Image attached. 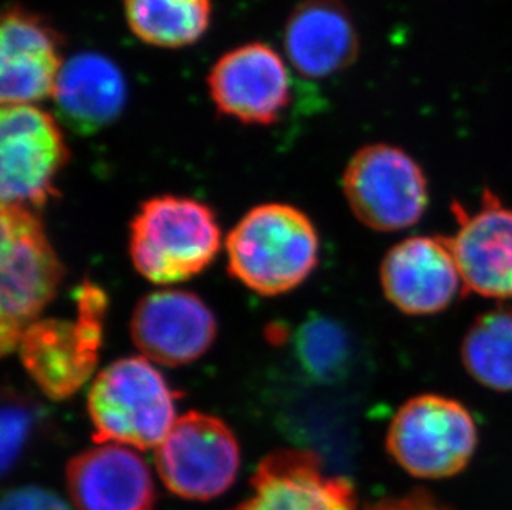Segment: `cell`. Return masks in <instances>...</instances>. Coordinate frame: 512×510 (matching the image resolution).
<instances>
[{"instance_id": "6da1fadb", "label": "cell", "mask_w": 512, "mask_h": 510, "mask_svg": "<svg viewBox=\"0 0 512 510\" xmlns=\"http://www.w3.org/2000/svg\"><path fill=\"white\" fill-rule=\"evenodd\" d=\"M229 274L244 287L276 297L297 289L319 264L320 242L309 216L289 204L252 207L226 241Z\"/></svg>"}, {"instance_id": "7a4b0ae2", "label": "cell", "mask_w": 512, "mask_h": 510, "mask_svg": "<svg viewBox=\"0 0 512 510\" xmlns=\"http://www.w3.org/2000/svg\"><path fill=\"white\" fill-rule=\"evenodd\" d=\"M173 390L145 357L120 358L105 366L88 390L87 411L97 444L158 448L176 423Z\"/></svg>"}, {"instance_id": "3957f363", "label": "cell", "mask_w": 512, "mask_h": 510, "mask_svg": "<svg viewBox=\"0 0 512 510\" xmlns=\"http://www.w3.org/2000/svg\"><path fill=\"white\" fill-rule=\"evenodd\" d=\"M131 262L153 284H178L208 267L221 249V227L211 207L196 199L156 196L130 224Z\"/></svg>"}, {"instance_id": "277c9868", "label": "cell", "mask_w": 512, "mask_h": 510, "mask_svg": "<svg viewBox=\"0 0 512 510\" xmlns=\"http://www.w3.org/2000/svg\"><path fill=\"white\" fill-rule=\"evenodd\" d=\"M75 318H39L20 337V363L50 400L75 395L95 371L103 345L108 297L85 280L75 290Z\"/></svg>"}, {"instance_id": "5b68a950", "label": "cell", "mask_w": 512, "mask_h": 510, "mask_svg": "<svg viewBox=\"0 0 512 510\" xmlns=\"http://www.w3.org/2000/svg\"><path fill=\"white\" fill-rule=\"evenodd\" d=\"M62 262L37 211L2 206L0 244V350L15 352L20 337L55 299Z\"/></svg>"}, {"instance_id": "8992f818", "label": "cell", "mask_w": 512, "mask_h": 510, "mask_svg": "<svg viewBox=\"0 0 512 510\" xmlns=\"http://www.w3.org/2000/svg\"><path fill=\"white\" fill-rule=\"evenodd\" d=\"M478 441V426L466 406L448 396L418 395L393 416L385 444L410 476L446 479L468 467Z\"/></svg>"}, {"instance_id": "52a82bcc", "label": "cell", "mask_w": 512, "mask_h": 510, "mask_svg": "<svg viewBox=\"0 0 512 510\" xmlns=\"http://www.w3.org/2000/svg\"><path fill=\"white\" fill-rule=\"evenodd\" d=\"M343 194L353 216L373 231L397 232L415 226L430 203L420 164L397 146L360 148L343 173Z\"/></svg>"}, {"instance_id": "ba28073f", "label": "cell", "mask_w": 512, "mask_h": 510, "mask_svg": "<svg viewBox=\"0 0 512 510\" xmlns=\"http://www.w3.org/2000/svg\"><path fill=\"white\" fill-rule=\"evenodd\" d=\"M70 151L54 116L35 105L2 106L0 196L2 206L39 211L57 196V179Z\"/></svg>"}, {"instance_id": "9c48e42d", "label": "cell", "mask_w": 512, "mask_h": 510, "mask_svg": "<svg viewBox=\"0 0 512 510\" xmlns=\"http://www.w3.org/2000/svg\"><path fill=\"white\" fill-rule=\"evenodd\" d=\"M156 469L174 496L186 501H211L236 481L241 448L223 419L189 411L176 419L156 448Z\"/></svg>"}, {"instance_id": "30bf717a", "label": "cell", "mask_w": 512, "mask_h": 510, "mask_svg": "<svg viewBox=\"0 0 512 510\" xmlns=\"http://www.w3.org/2000/svg\"><path fill=\"white\" fill-rule=\"evenodd\" d=\"M290 75L271 45L252 42L229 50L208 75L219 113L244 125H272L290 102Z\"/></svg>"}, {"instance_id": "8fae6325", "label": "cell", "mask_w": 512, "mask_h": 510, "mask_svg": "<svg viewBox=\"0 0 512 510\" xmlns=\"http://www.w3.org/2000/svg\"><path fill=\"white\" fill-rule=\"evenodd\" d=\"M130 332L146 360L176 368L209 352L218 335V322L213 310L193 292L158 290L136 304Z\"/></svg>"}, {"instance_id": "7c38bea8", "label": "cell", "mask_w": 512, "mask_h": 510, "mask_svg": "<svg viewBox=\"0 0 512 510\" xmlns=\"http://www.w3.org/2000/svg\"><path fill=\"white\" fill-rule=\"evenodd\" d=\"M455 234L446 237L455 255L463 292L484 299H512V207L486 189L478 211L459 203Z\"/></svg>"}, {"instance_id": "4fadbf2b", "label": "cell", "mask_w": 512, "mask_h": 510, "mask_svg": "<svg viewBox=\"0 0 512 510\" xmlns=\"http://www.w3.org/2000/svg\"><path fill=\"white\" fill-rule=\"evenodd\" d=\"M383 294L411 317L445 312L463 289L446 237L415 236L398 242L380 265Z\"/></svg>"}, {"instance_id": "5bb4252c", "label": "cell", "mask_w": 512, "mask_h": 510, "mask_svg": "<svg viewBox=\"0 0 512 510\" xmlns=\"http://www.w3.org/2000/svg\"><path fill=\"white\" fill-rule=\"evenodd\" d=\"M62 39L49 20L12 5L0 27L2 106L35 105L52 97L62 70Z\"/></svg>"}, {"instance_id": "9a60e30c", "label": "cell", "mask_w": 512, "mask_h": 510, "mask_svg": "<svg viewBox=\"0 0 512 510\" xmlns=\"http://www.w3.org/2000/svg\"><path fill=\"white\" fill-rule=\"evenodd\" d=\"M251 487V497L234 510H357L352 484L327 474L319 456L304 449L266 456Z\"/></svg>"}, {"instance_id": "2e32d148", "label": "cell", "mask_w": 512, "mask_h": 510, "mask_svg": "<svg viewBox=\"0 0 512 510\" xmlns=\"http://www.w3.org/2000/svg\"><path fill=\"white\" fill-rule=\"evenodd\" d=\"M67 489L77 510H153L155 481L133 448L98 444L67 464Z\"/></svg>"}, {"instance_id": "e0dca14e", "label": "cell", "mask_w": 512, "mask_h": 510, "mask_svg": "<svg viewBox=\"0 0 512 510\" xmlns=\"http://www.w3.org/2000/svg\"><path fill=\"white\" fill-rule=\"evenodd\" d=\"M292 67L309 78H325L350 67L358 57L357 27L342 0H304L284 30Z\"/></svg>"}, {"instance_id": "ac0fdd59", "label": "cell", "mask_w": 512, "mask_h": 510, "mask_svg": "<svg viewBox=\"0 0 512 510\" xmlns=\"http://www.w3.org/2000/svg\"><path fill=\"white\" fill-rule=\"evenodd\" d=\"M52 97L68 128L92 135L112 125L125 108V77L105 55L77 53L63 63Z\"/></svg>"}, {"instance_id": "d6986e66", "label": "cell", "mask_w": 512, "mask_h": 510, "mask_svg": "<svg viewBox=\"0 0 512 510\" xmlns=\"http://www.w3.org/2000/svg\"><path fill=\"white\" fill-rule=\"evenodd\" d=\"M123 5L131 32L160 49L196 44L211 22V0H123Z\"/></svg>"}, {"instance_id": "ffe728a7", "label": "cell", "mask_w": 512, "mask_h": 510, "mask_svg": "<svg viewBox=\"0 0 512 510\" xmlns=\"http://www.w3.org/2000/svg\"><path fill=\"white\" fill-rule=\"evenodd\" d=\"M292 357L305 380L339 385L355 365V345L347 327L325 315H310L292 337Z\"/></svg>"}, {"instance_id": "44dd1931", "label": "cell", "mask_w": 512, "mask_h": 510, "mask_svg": "<svg viewBox=\"0 0 512 510\" xmlns=\"http://www.w3.org/2000/svg\"><path fill=\"white\" fill-rule=\"evenodd\" d=\"M464 370L488 390L512 391V307L479 315L461 343Z\"/></svg>"}, {"instance_id": "7402d4cb", "label": "cell", "mask_w": 512, "mask_h": 510, "mask_svg": "<svg viewBox=\"0 0 512 510\" xmlns=\"http://www.w3.org/2000/svg\"><path fill=\"white\" fill-rule=\"evenodd\" d=\"M29 413L17 405L5 406L2 411V467L4 471L19 456L29 433Z\"/></svg>"}, {"instance_id": "603a6c76", "label": "cell", "mask_w": 512, "mask_h": 510, "mask_svg": "<svg viewBox=\"0 0 512 510\" xmlns=\"http://www.w3.org/2000/svg\"><path fill=\"white\" fill-rule=\"evenodd\" d=\"M2 510H72L54 492L42 487H17L5 494Z\"/></svg>"}, {"instance_id": "cb8c5ba5", "label": "cell", "mask_w": 512, "mask_h": 510, "mask_svg": "<svg viewBox=\"0 0 512 510\" xmlns=\"http://www.w3.org/2000/svg\"><path fill=\"white\" fill-rule=\"evenodd\" d=\"M367 510H445L426 491H413L406 496L388 497Z\"/></svg>"}]
</instances>
